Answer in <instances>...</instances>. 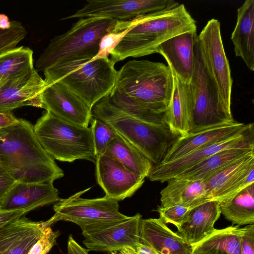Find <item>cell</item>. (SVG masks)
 Segmentation results:
<instances>
[{"label":"cell","instance_id":"obj_1","mask_svg":"<svg viewBox=\"0 0 254 254\" xmlns=\"http://www.w3.org/2000/svg\"><path fill=\"white\" fill-rule=\"evenodd\" d=\"M173 75L168 66L148 60H130L118 71L109 95L122 110L146 122H162L173 88Z\"/></svg>","mask_w":254,"mask_h":254},{"label":"cell","instance_id":"obj_2","mask_svg":"<svg viewBox=\"0 0 254 254\" xmlns=\"http://www.w3.org/2000/svg\"><path fill=\"white\" fill-rule=\"evenodd\" d=\"M0 166L17 182L53 183L63 170L45 150L28 121L0 129Z\"/></svg>","mask_w":254,"mask_h":254},{"label":"cell","instance_id":"obj_3","mask_svg":"<svg viewBox=\"0 0 254 254\" xmlns=\"http://www.w3.org/2000/svg\"><path fill=\"white\" fill-rule=\"evenodd\" d=\"M130 27L110 54L115 64L128 57L139 58L155 53L162 43L178 34L196 30L195 20L183 4L139 15L126 21H117L113 32Z\"/></svg>","mask_w":254,"mask_h":254},{"label":"cell","instance_id":"obj_4","mask_svg":"<svg viewBox=\"0 0 254 254\" xmlns=\"http://www.w3.org/2000/svg\"><path fill=\"white\" fill-rule=\"evenodd\" d=\"M92 118L112 127L136 147L152 163H161L179 135L166 124H157L142 121L122 110L108 96L94 105Z\"/></svg>","mask_w":254,"mask_h":254},{"label":"cell","instance_id":"obj_5","mask_svg":"<svg viewBox=\"0 0 254 254\" xmlns=\"http://www.w3.org/2000/svg\"><path fill=\"white\" fill-rule=\"evenodd\" d=\"M117 21L102 17L79 18L66 32L51 39L36 62V70L44 72L67 61L91 60L99 51L102 38L113 32Z\"/></svg>","mask_w":254,"mask_h":254},{"label":"cell","instance_id":"obj_6","mask_svg":"<svg viewBox=\"0 0 254 254\" xmlns=\"http://www.w3.org/2000/svg\"><path fill=\"white\" fill-rule=\"evenodd\" d=\"M115 64L109 58L64 62L44 71V80L47 85L61 82L92 109L112 91L118 74Z\"/></svg>","mask_w":254,"mask_h":254},{"label":"cell","instance_id":"obj_7","mask_svg":"<svg viewBox=\"0 0 254 254\" xmlns=\"http://www.w3.org/2000/svg\"><path fill=\"white\" fill-rule=\"evenodd\" d=\"M33 127L40 143L54 159L67 162L86 160L95 163L91 127L69 123L47 111Z\"/></svg>","mask_w":254,"mask_h":254},{"label":"cell","instance_id":"obj_8","mask_svg":"<svg viewBox=\"0 0 254 254\" xmlns=\"http://www.w3.org/2000/svg\"><path fill=\"white\" fill-rule=\"evenodd\" d=\"M189 85L192 106L189 133L235 122L231 109L221 98L206 64L198 38L194 47L193 70Z\"/></svg>","mask_w":254,"mask_h":254},{"label":"cell","instance_id":"obj_9","mask_svg":"<svg viewBox=\"0 0 254 254\" xmlns=\"http://www.w3.org/2000/svg\"><path fill=\"white\" fill-rule=\"evenodd\" d=\"M91 188L78 191L67 198H60L53 206L54 215L42 222L46 228L59 221L73 222L80 227L96 223L126 219L127 216L119 211L118 201L104 196L93 199L80 196Z\"/></svg>","mask_w":254,"mask_h":254},{"label":"cell","instance_id":"obj_10","mask_svg":"<svg viewBox=\"0 0 254 254\" xmlns=\"http://www.w3.org/2000/svg\"><path fill=\"white\" fill-rule=\"evenodd\" d=\"M142 215L137 213L118 221L90 224L81 227L83 244L89 251L112 252L140 243Z\"/></svg>","mask_w":254,"mask_h":254},{"label":"cell","instance_id":"obj_11","mask_svg":"<svg viewBox=\"0 0 254 254\" xmlns=\"http://www.w3.org/2000/svg\"><path fill=\"white\" fill-rule=\"evenodd\" d=\"M206 64L225 105L231 109L233 80L220 31V22L211 19L197 36Z\"/></svg>","mask_w":254,"mask_h":254},{"label":"cell","instance_id":"obj_12","mask_svg":"<svg viewBox=\"0 0 254 254\" xmlns=\"http://www.w3.org/2000/svg\"><path fill=\"white\" fill-rule=\"evenodd\" d=\"M179 4L172 0H87L86 4L75 13L61 20L102 17L126 21Z\"/></svg>","mask_w":254,"mask_h":254},{"label":"cell","instance_id":"obj_13","mask_svg":"<svg viewBox=\"0 0 254 254\" xmlns=\"http://www.w3.org/2000/svg\"><path fill=\"white\" fill-rule=\"evenodd\" d=\"M238 148L254 149V127L240 135L209 144L180 158L153 166L147 177L151 181L163 183L219 151Z\"/></svg>","mask_w":254,"mask_h":254},{"label":"cell","instance_id":"obj_14","mask_svg":"<svg viewBox=\"0 0 254 254\" xmlns=\"http://www.w3.org/2000/svg\"><path fill=\"white\" fill-rule=\"evenodd\" d=\"M97 182L105 196L117 201L132 196L144 182L145 177L129 169L111 156H96Z\"/></svg>","mask_w":254,"mask_h":254},{"label":"cell","instance_id":"obj_15","mask_svg":"<svg viewBox=\"0 0 254 254\" xmlns=\"http://www.w3.org/2000/svg\"><path fill=\"white\" fill-rule=\"evenodd\" d=\"M211 200L220 202L254 183V151L204 181Z\"/></svg>","mask_w":254,"mask_h":254},{"label":"cell","instance_id":"obj_16","mask_svg":"<svg viewBox=\"0 0 254 254\" xmlns=\"http://www.w3.org/2000/svg\"><path fill=\"white\" fill-rule=\"evenodd\" d=\"M43 108L69 123L88 127L91 108L60 81L51 83L42 92Z\"/></svg>","mask_w":254,"mask_h":254},{"label":"cell","instance_id":"obj_17","mask_svg":"<svg viewBox=\"0 0 254 254\" xmlns=\"http://www.w3.org/2000/svg\"><path fill=\"white\" fill-rule=\"evenodd\" d=\"M47 84L34 68L0 88V113L23 106L43 108L42 92Z\"/></svg>","mask_w":254,"mask_h":254},{"label":"cell","instance_id":"obj_18","mask_svg":"<svg viewBox=\"0 0 254 254\" xmlns=\"http://www.w3.org/2000/svg\"><path fill=\"white\" fill-rule=\"evenodd\" d=\"M253 127V123L245 124L235 122L179 136L161 163L180 158L209 144L240 135Z\"/></svg>","mask_w":254,"mask_h":254},{"label":"cell","instance_id":"obj_19","mask_svg":"<svg viewBox=\"0 0 254 254\" xmlns=\"http://www.w3.org/2000/svg\"><path fill=\"white\" fill-rule=\"evenodd\" d=\"M197 39L196 30L188 31L165 41L155 51L165 58L173 73L188 84L193 72Z\"/></svg>","mask_w":254,"mask_h":254},{"label":"cell","instance_id":"obj_20","mask_svg":"<svg viewBox=\"0 0 254 254\" xmlns=\"http://www.w3.org/2000/svg\"><path fill=\"white\" fill-rule=\"evenodd\" d=\"M60 199L58 190L53 183L15 182L0 204V209L24 210L27 213Z\"/></svg>","mask_w":254,"mask_h":254},{"label":"cell","instance_id":"obj_21","mask_svg":"<svg viewBox=\"0 0 254 254\" xmlns=\"http://www.w3.org/2000/svg\"><path fill=\"white\" fill-rule=\"evenodd\" d=\"M140 243L156 254H193L192 246L159 218L141 219Z\"/></svg>","mask_w":254,"mask_h":254},{"label":"cell","instance_id":"obj_22","mask_svg":"<svg viewBox=\"0 0 254 254\" xmlns=\"http://www.w3.org/2000/svg\"><path fill=\"white\" fill-rule=\"evenodd\" d=\"M220 215L219 201L198 205L188 210L176 233L193 246L214 231L215 223Z\"/></svg>","mask_w":254,"mask_h":254},{"label":"cell","instance_id":"obj_23","mask_svg":"<svg viewBox=\"0 0 254 254\" xmlns=\"http://www.w3.org/2000/svg\"><path fill=\"white\" fill-rule=\"evenodd\" d=\"M160 192L161 206L180 205L189 209L211 201L202 180H189L172 178Z\"/></svg>","mask_w":254,"mask_h":254},{"label":"cell","instance_id":"obj_24","mask_svg":"<svg viewBox=\"0 0 254 254\" xmlns=\"http://www.w3.org/2000/svg\"><path fill=\"white\" fill-rule=\"evenodd\" d=\"M236 57L254 70V0H246L237 9V22L231 35Z\"/></svg>","mask_w":254,"mask_h":254},{"label":"cell","instance_id":"obj_25","mask_svg":"<svg viewBox=\"0 0 254 254\" xmlns=\"http://www.w3.org/2000/svg\"><path fill=\"white\" fill-rule=\"evenodd\" d=\"M173 88L166 112V122L172 131L180 136L188 134L190 130L191 102L189 84L181 80L173 73Z\"/></svg>","mask_w":254,"mask_h":254},{"label":"cell","instance_id":"obj_26","mask_svg":"<svg viewBox=\"0 0 254 254\" xmlns=\"http://www.w3.org/2000/svg\"><path fill=\"white\" fill-rule=\"evenodd\" d=\"M254 151V149H229L219 151L173 178L204 181L238 160Z\"/></svg>","mask_w":254,"mask_h":254},{"label":"cell","instance_id":"obj_27","mask_svg":"<svg viewBox=\"0 0 254 254\" xmlns=\"http://www.w3.org/2000/svg\"><path fill=\"white\" fill-rule=\"evenodd\" d=\"M242 228L232 226L215 229L204 239L192 246L193 254H241Z\"/></svg>","mask_w":254,"mask_h":254},{"label":"cell","instance_id":"obj_28","mask_svg":"<svg viewBox=\"0 0 254 254\" xmlns=\"http://www.w3.org/2000/svg\"><path fill=\"white\" fill-rule=\"evenodd\" d=\"M219 208L226 219L237 226L254 223V183L232 197L219 202Z\"/></svg>","mask_w":254,"mask_h":254},{"label":"cell","instance_id":"obj_29","mask_svg":"<svg viewBox=\"0 0 254 254\" xmlns=\"http://www.w3.org/2000/svg\"><path fill=\"white\" fill-rule=\"evenodd\" d=\"M104 153L132 171L147 177L153 165L136 147L119 133L107 145Z\"/></svg>","mask_w":254,"mask_h":254},{"label":"cell","instance_id":"obj_30","mask_svg":"<svg viewBox=\"0 0 254 254\" xmlns=\"http://www.w3.org/2000/svg\"><path fill=\"white\" fill-rule=\"evenodd\" d=\"M33 51L23 46L0 55V88L34 68Z\"/></svg>","mask_w":254,"mask_h":254},{"label":"cell","instance_id":"obj_31","mask_svg":"<svg viewBox=\"0 0 254 254\" xmlns=\"http://www.w3.org/2000/svg\"><path fill=\"white\" fill-rule=\"evenodd\" d=\"M38 223V222L23 217L0 228V254H5L15 243Z\"/></svg>","mask_w":254,"mask_h":254},{"label":"cell","instance_id":"obj_32","mask_svg":"<svg viewBox=\"0 0 254 254\" xmlns=\"http://www.w3.org/2000/svg\"><path fill=\"white\" fill-rule=\"evenodd\" d=\"M96 157L105 153L107 145L119 133L101 120L92 118L90 121Z\"/></svg>","mask_w":254,"mask_h":254},{"label":"cell","instance_id":"obj_33","mask_svg":"<svg viewBox=\"0 0 254 254\" xmlns=\"http://www.w3.org/2000/svg\"><path fill=\"white\" fill-rule=\"evenodd\" d=\"M27 32L22 24L16 20L11 21L10 27L6 30L0 29V55L16 48Z\"/></svg>","mask_w":254,"mask_h":254},{"label":"cell","instance_id":"obj_34","mask_svg":"<svg viewBox=\"0 0 254 254\" xmlns=\"http://www.w3.org/2000/svg\"><path fill=\"white\" fill-rule=\"evenodd\" d=\"M44 229L42 222H38L35 227L15 243L5 254H27L40 238Z\"/></svg>","mask_w":254,"mask_h":254},{"label":"cell","instance_id":"obj_35","mask_svg":"<svg viewBox=\"0 0 254 254\" xmlns=\"http://www.w3.org/2000/svg\"><path fill=\"white\" fill-rule=\"evenodd\" d=\"M130 29V27H127L122 31L112 32L105 35L100 42L99 49L97 54L91 60L108 58L112 51Z\"/></svg>","mask_w":254,"mask_h":254},{"label":"cell","instance_id":"obj_36","mask_svg":"<svg viewBox=\"0 0 254 254\" xmlns=\"http://www.w3.org/2000/svg\"><path fill=\"white\" fill-rule=\"evenodd\" d=\"M59 235V231H53L51 227L45 228L40 238L27 254H47L56 244Z\"/></svg>","mask_w":254,"mask_h":254},{"label":"cell","instance_id":"obj_37","mask_svg":"<svg viewBox=\"0 0 254 254\" xmlns=\"http://www.w3.org/2000/svg\"><path fill=\"white\" fill-rule=\"evenodd\" d=\"M189 209L180 205L168 207L159 206L155 210L159 214V219L165 224H172L177 228L183 221Z\"/></svg>","mask_w":254,"mask_h":254},{"label":"cell","instance_id":"obj_38","mask_svg":"<svg viewBox=\"0 0 254 254\" xmlns=\"http://www.w3.org/2000/svg\"><path fill=\"white\" fill-rule=\"evenodd\" d=\"M241 254H254V225L242 228L241 239Z\"/></svg>","mask_w":254,"mask_h":254},{"label":"cell","instance_id":"obj_39","mask_svg":"<svg viewBox=\"0 0 254 254\" xmlns=\"http://www.w3.org/2000/svg\"><path fill=\"white\" fill-rule=\"evenodd\" d=\"M15 183L13 179L0 166V204Z\"/></svg>","mask_w":254,"mask_h":254},{"label":"cell","instance_id":"obj_40","mask_svg":"<svg viewBox=\"0 0 254 254\" xmlns=\"http://www.w3.org/2000/svg\"><path fill=\"white\" fill-rule=\"evenodd\" d=\"M27 212L24 210L0 209V228L19 219Z\"/></svg>","mask_w":254,"mask_h":254},{"label":"cell","instance_id":"obj_41","mask_svg":"<svg viewBox=\"0 0 254 254\" xmlns=\"http://www.w3.org/2000/svg\"><path fill=\"white\" fill-rule=\"evenodd\" d=\"M89 250L86 249L76 242L72 235L68 237L67 253L65 254H88Z\"/></svg>","mask_w":254,"mask_h":254},{"label":"cell","instance_id":"obj_42","mask_svg":"<svg viewBox=\"0 0 254 254\" xmlns=\"http://www.w3.org/2000/svg\"><path fill=\"white\" fill-rule=\"evenodd\" d=\"M18 121L11 112L0 113V129L15 124Z\"/></svg>","mask_w":254,"mask_h":254},{"label":"cell","instance_id":"obj_43","mask_svg":"<svg viewBox=\"0 0 254 254\" xmlns=\"http://www.w3.org/2000/svg\"><path fill=\"white\" fill-rule=\"evenodd\" d=\"M111 254H137L136 247L126 246L123 248L111 253Z\"/></svg>","mask_w":254,"mask_h":254},{"label":"cell","instance_id":"obj_44","mask_svg":"<svg viewBox=\"0 0 254 254\" xmlns=\"http://www.w3.org/2000/svg\"><path fill=\"white\" fill-rule=\"evenodd\" d=\"M11 26V21L7 15L4 14H0V29L6 30Z\"/></svg>","mask_w":254,"mask_h":254},{"label":"cell","instance_id":"obj_45","mask_svg":"<svg viewBox=\"0 0 254 254\" xmlns=\"http://www.w3.org/2000/svg\"><path fill=\"white\" fill-rule=\"evenodd\" d=\"M137 254H156L151 249L140 243L136 246Z\"/></svg>","mask_w":254,"mask_h":254}]
</instances>
